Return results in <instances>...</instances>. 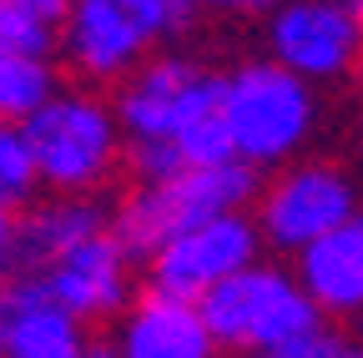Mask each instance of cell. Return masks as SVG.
I'll list each match as a JSON object with an SVG mask.
<instances>
[{
  "mask_svg": "<svg viewBox=\"0 0 363 358\" xmlns=\"http://www.w3.org/2000/svg\"><path fill=\"white\" fill-rule=\"evenodd\" d=\"M338 6H353V0H338Z\"/></svg>",
  "mask_w": 363,
  "mask_h": 358,
  "instance_id": "cell-27",
  "label": "cell"
},
{
  "mask_svg": "<svg viewBox=\"0 0 363 358\" xmlns=\"http://www.w3.org/2000/svg\"><path fill=\"white\" fill-rule=\"evenodd\" d=\"M303 293L318 303L323 318L338 323H358L363 318V247L358 237L343 228L333 237H318L313 247L298 252V273Z\"/></svg>",
  "mask_w": 363,
  "mask_h": 358,
  "instance_id": "cell-14",
  "label": "cell"
},
{
  "mask_svg": "<svg viewBox=\"0 0 363 358\" xmlns=\"http://www.w3.org/2000/svg\"><path fill=\"white\" fill-rule=\"evenodd\" d=\"M35 187H40V172H35L26 126H0V197L21 207Z\"/></svg>",
  "mask_w": 363,
  "mask_h": 358,
  "instance_id": "cell-17",
  "label": "cell"
},
{
  "mask_svg": "<svg viewBox=\"0 0 363 358\" xmlns=\"http://www.w3.org/2000/svg\"><path fill=\"white\" fill-rule=\"evenodd\" d=\"M343 353H348L343 333H338L333 323H318V328L288 338L283 348H272V353H262V358H343Z\"/></svg>",
  "mask_w": 363,
  "mask_h": 358,
  "instance_id": "cell-18",
  "label": "cell"
},
{
  "mask_svg": "<svg viewBox=\"0 0 363 358\" xmlns=\"http://www.w3.org/2000/svg\"><path fill=\"white\" fill-rule=\"evenodd\" d=\"M71 0H0V51L26 61L61 56Z\"/></svg>",
  "mask_w": 363,
  "mask_h": 358,
  "instance_id": "cell-15",
  "label": "cell"
},
{
  "mask_svg": "<svg viewBox=\"0 0 363 358\" xmlns=\"http://www.w3.org/2000/svg\"><path fill=\"white\" fill-rule=\"evenodd\" d=\"M116 348L121 358H217V338L207 333L197 303L162 298L152 288L126 308Z\"/></svg>",
  "mask_w": 363,
  "mask_h": 358,
  "instance_id": "cell-12",
  "label": "cell"
},
{
  "mask_svg": "<svg viewBox=\"0 0 363 358\" xmlns=\"http://www.w3.org/2000/svg\"><path fill=\"white\" fill-rule=\"evenodd\" d=\"M26 137L40 182L61 197H96L126 162L116 106L91 91H56L26 121Z\"/></svg>",
  "mask_w": 363,
  "mask_h": 358,
  "instance_id": "cell-2",
  "label": "cell"
},
{
  "mask_svg": "<svg viewBox=\"0 0 363 358\" xmlns=\"http://www.w3.org/2000/svg\"><path fill=\"white\" fill-rule=\"evenodd\" d=\"M192 11V0H71L61 61L91 86H121L157 40L187 30Z\"/></svg>",
  "mask_w": 363,
  "mask_h": 358,
  "instance_id": "cell-3",
  "label": "cell"
},
{
  "mask_svg": "<svg viewBox=\"0 0 363 358\" xmlns=\"http://www.w3.org/2000/svg\"><path fill=\"white\" fill-rule=\"evenodd\" d=\"M353 76H358V86H363V56H358V71H353Z\"/></svg>",
  "mask_w": 363,
  "mask_h": 358,
  "instance_id": "cell-25",
  "label": "cell"
},
{
  "mask_svg": "<svg viewBox=\"0 0 363 358\" xmlns=\"http://www.w3.org/2000/svg\"><path fill=\"white\" fill-rule=\"evenodd\" d=\"M197 313L207 333L217 338V348H233V353H272L288 338L323 323V313L303 293V283L267 262H252L247 273L212 288L197 303Z\"/></svg>",
  "mask_w": 363,
  "mask_h": 358,
  "instance_id": "cell-5",
  "label": "cell"
},
{
  "mask_svg": "<svg viewBox=\"0 0 363 358\" xmlns=\"http://www.w3.org/2000/svg\"><path fill=\"white\" fill-rule=\"evenodd\" d=\"M262 192L257 182V167L247 162H222V167H187L172 182L157 187H131L126 202L111 217V233L116 242L131 252V262H152L172 237L202 228L212 217L227 212H242L252 197Z\"/></svg>",
  "mask_w": 363,
  "mask_h": 358,
  "instance_id": "cell-1",
  "label": "cell"
},
{
  "mask_svg": "<svg viewBox=\"0 0 363 358\" xmlns=\"http://www.w3.org/2000/svg\"><path fill=\"white\" fill-rule=\"evenodd\" d=\"M222 91H227V76H212L182 56H157L116 86L111 106L131 142H177L187 116H197Z\"/></svg>",
  "mask_w": 363,
  "mask_h": 358,
  "instance_id": "cell-9",
  "label": "cell"
},
{
  "mask_svg": "<svg viewBox=\"0 0 363 358\" xmlns=\"http://www.w3.org/2000/svg\"><path fill=\"white\" fill-rule=\"evenodd\" d=\"M318 101L313 86L278 61H247L227 71V126L238 142V162L247 167H283L313 137Z\"/></svg>",
  "mask_w": 363,
  "mask_h": 358,
  "instance_id": "cell-4",
  "label": "cell"
},
{
  "mask_svg": "<svg viewBox=\"0 0 363 358\" xmlns=\"http://www.w3.org/2000/svg\"><path fill=\"white\" fill-rule=\"evenodd\" d=\"M16 257H21V212L16 202L0 197V283L16 273Z\"/></svg>",
  "mask_w": 363,
  "mask_h": 358,
  "instance_id": "cell-19",
  "label": "cell"
},
{
  "mask_svg": "<svg viewBox=\"0 0 363 358\" xmlns=\"http://www.w3.org/2000/svg\"><path fill=\"white\" fill-rule=\"evenodd\" d=\"M262 252V228L247 212H227L212 217L202 228L172 237L152 262H147V288L162 298H182V303H202L212 288H222L227 278L247 273Z\"/></svg>",
  "mask_w": 363,
  "mask_h": 358,
  "instance_id": "cell-7",
  "label": "cell"
},
{
  "mask_svg": "<svg viewBox=\"0 0 363 358\" xmlns=\"http://www.w3.org/2000/svg\"><path fill=\"white\" fill-rule=\"evenodd\" d=\"M343 358H363V348H348V353H343Z\"/></svg>",
  "mask_w": 363,
  "mask_h": 358,
  "instance_id": "cell-26",
  "label": "cell"
},
{
  "mask_svg": "<svg viewBox=\"0 0 363 358\" xmlns=\"http://www.w3.org/2000/svg\"><path fill=\"white\" fill-rule=\"evenodd\" d=\"M267 51L308 86L343 81L358 71L363 26L353 16V6H338V0H288V6L267 16Z\"/></svg>",
  "mask_w": 363,
  "mask_h": 358,
  "instance_id": "cell-8",
  "label": "cell"
},
{
  "mask_svg": "<svg viewBox=\"0 0 363 358\" xmlns=\"http://www.w3.org/2000/svg\"><path fill=\"white\" fill-rule=\"evenodd\" d=\"M353 217H358V187L333 162H298L257 192L262 242L278 252H293V257L303 247H313L318 237L353 228Z\"/></svg>",
  "mask_w": 363,
  "mask_h": 358,
  "instance_id": "cell-6",
  "label": "cell"
},
{
  "mask_svg": "<svg viewBox=\"0 0 363 358\" xmlns=\"http://www.w3.org/2000/svg\"><path fill=\"white\" fill-rule=\"evenodd\" d=\"M353 16H358V26H363V0H353Z\"/></svg>",
  "mask_w": 363,
  "mask_h": 358,
  "instance_id": "cell-23",
  "label": "cell"
},
{
  "mask_svg": "<svg viewBox=\"0 0 363 358\" xmlns=\"http://www.w3.org/2000/svg\"><path fill=\"white\" fill-rule=\"evenodd\" d=\"M192 6H207V11H278L288 0H192Z\"/></svg>",
  "mask_w": 363,
  "mask_h": 358,
  "instance_id": "cell-20",
  "label": "cell"
},
{
  "mask_svg": "<svg viewBox=\"0 0 363 358\" xmlns=\"http://www.w3.org/2000/svg\"><path fill=\"white\" fill-rule=\"evenodd\" d=\"M348 233H353V237H358V247H363V212L353 217V228H348Z\"/></svg>",
  "mask_w": 363,
  "mask_h": 358,
  "instance_id": "cell-22",
  "label": "cell"
},
{
  "mask_svg": "<svg viewBox=\"0 0 363 358\" xmlns=\"http://www.w3.org/2000/svg\"><path fill=\"white\" fill-rule=\"evenodd\" d=\"M51 96H56L51 61H26L0 51V126H26Z\"/></svg>",
  "mask_w": 363,
  "mask_h": 358,
  "instance_id": "cell-16",
  "label": "cell"
},
{
  "mask_svg": "<svg viewBox=\"0 0 363 358\" xmlns=\"http://www.w3.org/2000/svg\"><path fill=\"white\" fill-rule=\"evenodd\" d=\"M111 207L96 197H56L35 207L30 217H21V257H16V273H40L51 267L56 257H66L71 247L91 242L111 233Z\"/></svg>",
  "mask_w": 363,
  "mask_h": 358,
  "instance_id": "cell-13",
  "label": "cell"
},
{
  "mask_svg": "<svg viewBox=\"0 0 363 358\" xmlns=\"http://www.w3.org/2000/svg\"><path fill=\"white\" fill-rule=\"evenodd\" d=\"M0 323H6V358H81L86 323L40 288L35 273H11L0 283Z\"/></svg>",
  "mask_w": 363,
  "mask_h": 358,
  "instance_id": "cell-11",
  "label": "cell"
},
{
  "mask_svg": "<svg viewBox=\"0 0 363 358\" xmlns=\"http://www.w3.org/2000/svg\"><path fill=\"white\" fill-rule=\"evenodd\" d=\"M0 358H6V323H0Z\"/></svg>",
  "mask_w": 363,
  "mask_h": 358,
  "instance_id": "cell-24",
  "label": "cell"
},
{
  "mask_svg": "<svg viewBox=\"0 0 363 358\" xmlns=\"http://www.w3.org/2000/svg\"><path fill=\"white\" fill-rule=\"evenodd\" d=\"M81 358H121V348H116V338H111V333H91V338H86V348H81Z\"/></svg>",
  "mask_w": 363,
  "mask_h": 358,
  "instance_id": "cell-21",
  "label": "cell"
},
{
  "mask_svg": "<svg viewBox=\"0 0 363 358\" xmlns=\"http://www.w3.org/2000/svg\"><path fill=\"white\" fill-rule=\"evenodd\" d=\"M35 278L81 323H106L126 303H136L131 298V252L116 242V233H101V237L71 247L51 267H40Z\"/></svg>",
  "mask_w": 363,
  "mask_h": 358,
  "instance_id": "cell-10",
  "label": "cell"
}]
</instances>
